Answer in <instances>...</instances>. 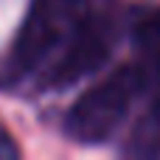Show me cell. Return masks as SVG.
I'll list each match as a JSON object with an SVG mask.
<instances>
[{
    "label": "cell",
    "instance_id": "6da1fadb",
    "mask_svg": "<svg viewBox=\"0 0 160 160\" xmlns=\"http://www.w3.org/2000/svg\"><path fill=\"white\" fill-rule=\"evenodd\" d=\"M90 6V0H31L22 25L0 65V84L14 87L31 76H42Z\"/></svg>",
    "mask_w": 160,
    "mask_h": 160
},
{
    "label": "cell",
    "instance_id": "7a4b0ae2",
    "mask_svg": "<svg viewBox=\"0 0 160 160\" xmlns=\"http://www.w3.org/2000/svg\"><path fill=\"white\" fill-rule=\"evenodd\" d=\"M149 84L152 73L141 59L121 65L73 101L65 115V135L84 146L107 143L127 121L138 98L149 90Z\"/></svg>",
    "mask_w": 160,
    "mask_h": 160
},
{
    "label": "cell",
    "instance_id": "3957f363",
    "mask_svg": "<svg viewBox=\"0 0 160 160\" xmlns=\"http://www.w3.org/2000/svg\"><path fill=\"white\" fill-rule=\"evenodd\" d=\"M118 42V20L110 11L93 8L82 17L76 31L68 37L62 51L42 70V84L53 90H65L87 76H93L110 56Z\"/></svg>",
    "mask_w": 160,
    "mask_h": 160
},
{
    "label": "cell",
    "instance_id": "277c9868",
    "mask_svg": "<svg viewBox=\"0 0 160 160\" xmlns=\"http://www.w3.org/2000/svg\"><path fill=\"white\" fill-rule=\"evenodd\" d=\"M132 39H135V48L141 53V62L152 73V68L160 65V8L149 11L143 20H138V25L132 31Z\"/></svg>",
    "mask_w": 160,
    "mask_h": 160
},
{
    "label": "cell",
    "instance_id": "5b68a950",
    "mask_svg": "<svg viewBox=\"0 0 160 160\" xmlns=\"http://www.w3.org/2000/svg\"><path fill=\"white\" fill-rule=\"evenodd\" d=\"M20 158V146L14 143V138H11V132L3 127V121H0V160H14Z\"/></svg>",
    "mask_w": 160,
    "mask_h": 160
}]
</instances>
